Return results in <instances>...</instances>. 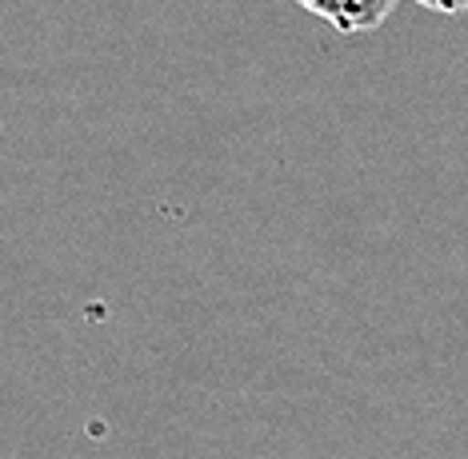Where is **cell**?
Segmentation results:
<instances>
[{
	"instance_id": "7a4b0ae2",
	"label": "cell",
	"mask_w": 468,
	"mask_h": 459,
	"mask_svg": "<svg viewBox=\"0 0 468 459\" xmlns=\"http://www.w3.org/2000/svg\"><path fill=\"white\" fill-rule=\"evenodd\" d=\"M412 5L429 8V13H441V16H461V13H468V0H412Z\"/></svg>"
},
{
	"instance_id": "6da1fadb",
	"label": "cell",
	"mask_w": 468,
	"mask_h": 459,
	"mask_svg": "<svg viewBox=\"0 0 468 459\" xmlns=\"http://www.w3.org/2000/svg\"><path fill=\"white\" fill-rule=\"evenodd\" d=\"M304 13L321 16L324 25H333L336 32L353 37V32H372L392 16L397 0H296Z\"/></svg>"
}]
</instances>
